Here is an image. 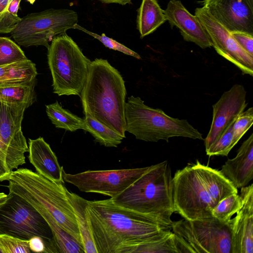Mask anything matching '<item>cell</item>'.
I'll use <instances>...</instances> for the list:
<instances>
[{
  "label": "cell",
  "mask_w": 253,
  "mask_h": 253,
  "mask_svg": "<svg viewBox=\"0 0 253 253\" xmlns=\"http://www.w3.org/2000/svg\"><path fill=\"white\" fill-rule=\"evenodd\" d=\"M86 210L97 253H125L172 230L170 226L121 207L111 198L88 201Z\"/></svg>",
  "instance_id": "cell-1"
},
{
  "label": "cell",
  "mask_w": 253,
  "mask_h": 253,
  "mask_svg": "<svg viewBox=\"0 0 253 253\" xmlns=\"http://www.w3.org/2000/svg\"><path fill=\"white\" fill-rule=\"evenodd\" d=\"M238 192L220 170L198 160L177 170L172 177L175 212L188 220L212 216L211 211L219 201Z\"/></svg>",
  "instance_id": "cell-2"
},
{
  "label": "cell",
  "mask_w": 253,
  "mask_h": 253,
  "mask_svg": "<svg viewBox=\"0 0 253 253\" xmlns=\"http://www.w3.org/2000/svg\"><path fill=\"white\" fill-rule=\"evenodd\" d=\"M126 95L125 81L117 69L106 59L91 61L80 96L84 114L125 138Z\"/></svg>",
  "instance_id": "cell-3"
},
{
  "label": "cell",
  "mask_w": 253,
  "mask_h": 253,
  "mask_svg": "<svg viewBox=\"0 0 253 253\" xmlns=\"http://www.w3.org/2000/svg\"><path fill=\"white\" fill-rule=\"evenodd\" d=\"M116 204L147 216L158 223L172 227L175 212L172 195V177L168 161L152 165L121 193L111 198Z\"/></svg>",
  "instance_id": "cell-4"
},
{
  "label": "cell",
  "mask_w": 253,
  "mask_h": 253,
  "mask_svg": "<svg viewBox=\"0 0 253 253\" xmlns=\"http://www.w3.org/2000/svg\"><path fill=\"white\" fill-rule=\"evenodd\" d=\"M9 192L46 209L81 245L82 239L64 183L51 181L26 168L17 169L7 177Z\"/></svg>",
  "instance_id": "cell-5"
},
{
  "label": "cell",
  "mask_w": 253,
  "mask_h": 253,
  "mask_svg": "<svg viewBox=\"0 0 253 253\" xmlns=\"http://www.w3.org/2000/svg\"><path fill=\"white\" fill-rule=\"evenodd\" d=\"M126 131L136 139L156 142L170 138L183 137L203 140L202 134L187 120L172 118L160 109L144 104L139 97L133 95L125 104Z\"/></svg>",
  "instance_id": "cell-6"
},
{
  "label": "cell",
  "mask_w": 253,
  "mask_h": 253,
  "mask_svg": "<svg viewBox=\"0 0 253 253\" xmlns=\"http://www.w3.org/2000/svg\"><path fill=\"white\" fill-rule=\"evenodd\" d=\"M47 51L53 91L58 96H80L91 61L65 33L54 37Z\"/></svg>",
  "instance_id": "cell-7"
},
{
  "label": "cell",
  "mask_w": 253,
  "mask_h": 253,
  "mask_svg": "<svg viewBox=\"0 0 253 253\" xmlns=\"http://www.w3.org/2000/svg\"><path fill=\"white\" fill-rule=\"evenodd\" d=\"M0 234L24 241L36 236L44 241L45 253H57L48 224L30 203L9 192L0 202Z\"/></svg>",
  "instance_id": "cell-8"
},
{
  "label": "cell",
  "mask_w": 253,
  "mask_h": 253,
  "mask_svg": "<svg viewBox=\"0 0 253 253\" xmlns=\"http://www.w3.org/2000/svg\"><path fill=\"white\" fill-rule=\"evenodd\" d=\"M78 22V14L73 10L49 9L21 18L10 34L19 45H42L48 49L55 36L74 29Z\"/></svg>",
  "instance_id": "cell-9"
},
{
  "label": "cell",
  "mask_w": 253,
  "mask_h": 253,
  "mask_svg": "<svg viewBox=\"0 0 253 253\" xmlns=\"http://www.w3.org/2000/svg\"><path fill=\"white\" fill-rule=\"evenodd\" d=\"M172 231L189 253H232L230 226L213 216L173 221Z\"/></svg>",
  "instance_id": "cell-10"
},
{
  "label": "cell",
  "mask_w": 253,
  "mask_h": 253,
  "mask_svg": "<svg viewBox=\"0 0 253 253\" xmlns=\"http://www.w3.org/2000/svg\"><path fill=\"white\" fill-rule=\"evenodd\" d=\"M145 167L121 169L86 170L71 174L63 171L65 182L70 183L81 191L96 193L112 198L129 187L149 168Z\"/></svg>",
  "instance_id": "cell-11"
},
{
  "label": "cell",
  "mask_w": 253,
  "mask_h": 253,
  "mask_svg": "<svg viewBox=\"0 0 253 253\" xmlns=\"http://www.w3.org/2000/svg\"><path fill=\"white\" fill-rule=\"evenodd\" d=\"M195 15L205 29L216 52L229 61L243 74L253 76V56L238 43L231 33L216 20L204 7L195 9Z\"/></svg>",
  "instance_id": "cell-12"
},
{
  "label": "cell",
  "mask_w": 253,
  "mask_h": 253,
  "mask_svg": "<svg viewBox=\"0 0 253 253\" xmlns=\"http://www.w3.org/2000/svg\"><path fill=\"white\" fill-rule=\"evenodd\" d=\"M24 103L0 102V141L17 167L25 164V153L29 148L21 130Z\"/></svg>",
  "instance_id": "cell-13"
},
{
  "label": "cell",
  "mask_w": 253,
  "mask_h": 253,
  "mask_svg": "<svg viewBox=\"0 0 253 253\" xmlns=\"http://www.w3.org/2000/svg\"><path fill=\"white\" fill-rule=\"evenodd\" d=\"M203 7L230 32L253 36V0H204Z\"/></svg>",
  "instance_id": "cell-14"
},
{
  "label": "cell",
  "mask_w": 253,
  "mask_h": 253,
  "mask_svg": "<svg viewBox=\"0 0 253 253\" xmlns=\"http://www.w3.org/2000/svg\"><path fill=\"white\" fill-rule=\"evenodd\" d=\"M247 92L244 86L235 84L225 91L212 105V120L209 133L204 140L206 150L235 122L247 106Z\"/></svg>",
  "instance_id": "cell-15"
},
{
  "label": "cell",
  "mask_w": 253,
  "mask_h": 253,
  "mask_svg": "<svg viewBox=\"0 0 253 253\" xmlns=\"http://www.w3.org/2000/svg\"><path fill=\"white\" fill-rule=\"evenodd\" d=\"M241 188L242 207L228 221L232 253H253V184Z\"/></svg>",
  "instance_id": "cell-16"
},
{
  "label": "cell",
  "mask_w": 253,
  "mask_h": 253,
  "mask_svg": "<svg viewBox=\"0 0 253 253\" xmlns=\"http://www.w3.org/2000/svg\"><path fill=\"white\" fill-rule=\"evenodd\" d=\"M164 12L171 28L176 27L185 41L193 42L203 49L212 46L200 21L186 9L180 0H170Z\"/></svg>",
  "instance_id": "cell-17"
},
{
  "label": "cell",
  "mask_w": 253,
  "mask_h": 253,
  "mask_svg": "<svg viewBox=\"0 0 253 253\" xmlns=\"http://www.w3.org/2000/svg\"><path fill=\"white\" fill-rule=\"evenodd\" d=\"M220 171L237 189L247 186L253 178V133L245 140L236 156L228 159Z\"/></svg>",
  "instance_id": "cell-18"
},
{
  "label": "cell",
  "mask_w": 253,
  "mask_h": 253,
  "mask_svg": "<svg viewBox=\"0 0 253 253\" xmlns=\"http://www.w3.org/2000/svg\"><path fill=\"white\" fill-rule=\"evenodd\" d=\"M28 159L37 172L57 183H64L63 167L60 166L55 154L43 138L29 139Z\"/></svg>",
  "instance_id": "cell-19"
},
{
  "label": "cell",
  "mask_w": 253,
  "mask_h": 253,
  "mask_svg": "<svg viewBox=\"0 0 253 253\" xmlns=\"http://www.w3.org/2000/svg\"><path fill=\"white\" fill-rule=\"evenodd\" d=\"M187 253L184 244L170 230L161 236L127 249L125 253Z\"/></svg>",
  "instance_id": "cell-20"
},
{
  "label": "cell",
  "mask_w": 253,
  "mask_h": 253,
  "mask_svg": "<svg viewBox=\"0 0 253 253\" xmlns=\"http://www.w3.org/2000/svg\"><path fill=\"white\" fill-rule=\"evenodd\" d=\"M67 194L79 228L84 253H97L86 210L88 200L68 189Z\"/></svg>",
  "instance_id": "cell-21"
},
{
  "label": "cell",
  "mask_w": 253,
  "mask_h": 253,
  "mask_svg": "<svg viewBox=\"0 0 253 253\" xmlns=\"http://www.w3.org/2000/svg\"><path fill=\"white\" fill-rule=\"evenodd\" d=\"M31 205L39 211L49 226L57 253H84L83 247L58 224L46 209L38 204Z\"/></svg>",
  "instance_id": "cell-22"
},
{
  "label": "cell",
  "mask_w": 253,
  "mask_h": 253,
  "mask_svg": "<svg viewBox=\"0 0 253 253\" xmlns=\"http://www.w3.org/2000/svg\"><path fill=\"white\" fill-rule=\"evenodd\" d=\"M156 0H142L138 9L137 28L140 38L152 33L167 20Z\"/></svg>",
  "instance_id": "cell-23"
},
{
  "label": "cell",
  "mask_w": 253,
  "mask_h": 253,
  "mask_svg": "<svg viewBox=\"0 0 253 253\" xmlns=\"http://www.w3.org/2000/svg\"><path fill=\"white\" fill-rule=\"evenodd\" d=\"M37 80L27 83L0 84V102L24 103L29 107L36 101Z\"/></svg>",
  "instance_id": "cell-24"
},
{
  "label": "cell",
  "mask_w": 253,
  "mask_h": 253,
  "mask_svg": "<svg viewBox=\"0 0 253 253\" xmlns=\"http://www.w3.org/2000/svg\"><path fill=\"white\" fill-rule=\"evenodd\" d=\"M37 74L35 64L29 59L0 66V84L30 82L37 80Z\"/></svg>",
  "instance_id": "cell-25"
},
{
  "label": "cell",
  "mask_w": 253,
  "mask_h": 253,
  "mask_svg": "<svg viewBox=\"0 0 253 253\" xmlns=\"http://www.w3.org/2000/svg\"><path fill=\"white\" fill-rule=\"evenodd\" d=\"M45 107L48 118L56 127L71 132L78 129L85 131L86 126L84 118H81L69 110L63 108L57 101L46 105Z\"/></svg>",
  "instance_id": "cell-26"
},
{
  "label": "cell",
  "mask_w": 253,
  "mask_h": 253,
  "mask_svg": "<svg viewBox=\"0 0 253 253\" xmlns=\"http://www.w3.org/2000/svg\"><path fill=\"white\" fill-rule=\"evenodd\" d=\"M85 131L90 133L96 142L108 147H117L124 138L121 134L94 119L89 114H85Z\"/></svg>",
  "instance_id": "cell-27"
},
{
  "label": "cell",
  "mask_w": 253,
  "mask_h": 253,
  "mask_svg": "<svg viewBox=\"0 0 253 253\" xmlns=\"http://www.w3.org/2000/svg\"><path fill=\"white\" fill-rule=\"evenodd\" d=\"M238 193L230 194L214 207L211 215L222 222H227L242 207V199Z\"/></svg>",
  "instance_id": "cell-28"
},
{
  "label": "cell",
  "mask_w": 253,
  "mask_h": 253,
  "mask_svg": "<svg viewBox=\"0 0 253 253\" xmlns=\"http://www.w3.org/2000/svg\"><path fill=\"white\" fill-rule=\"evenodd\" d=\"M28 59L20 46L7 37H0V66Z\"/></svg>",
  "instance_id": "cell-29"
},
{
  "label": "cell",
  "mask_w": 253,
  "mask_h": 253,
  "mask_svg": "<svg viewBox=\"0 0 253 253\" xmlns=\"http://www.w3.org/2000/svg\"><path fill=\"white\" fill-rule=\"evenodd\" d=\"M232 123L215 141L207 149V155L227 156L235 146L233 142V126Z\"/></svg>",
  "instance_id": "cell-30"
},
{
  "label": "cell",
  "mask_w": 253,
  "mask_h": 253,
  "mask_svg": "<svg viewBox=\"0 0 253 253\" xmlns=\"http://www.w3.org/2000/svg\"><path fill=\"white\" fill-rule=\"evenodd\" d=\"M21 0H11L5 14L0 19V33H10L21 18L17 12Z\"/></svg>",
  "instance_id": "cell-31"
},
{
  "label": "cell",
  "mask_w": 253,
  "mask_h": 253,
  "mask_svg": "<svg viewBox=\"0 0 253 253\" xmlns=\"http://www.w3.org/2000/svg\"><path fill=\"white\" fill-rule=\"evenodd\" d=\"M28 241H24L12 236L0 234V253H31Z\"/></svg>",
  "instance_id": "cell-32"
},
{
  "label": "cell",
  "mask_w": 253,
  "mask_h": 253,
  "mask_svg": "<svg viewBox=\"0 0 253 253\" xmlns=\"http://www.w3.org/2000/svg\"><path fill=\"white\" fill-rule=\"evenodd\" d=\"M253 123V108L250 107L243 111L235 121L233 131V142L235 146Z\"/></svg>",
  "instance_id": "cell-33"
},
{
  "label": "cell",
  "mask_w": 253,
  "mask_h": 253,
  "mask_svg": "<svg viewBox=\"0 0 253 253\" xmlns=\"http://www.w3.org/2000/svg\"><path fill=\"white\" fill-rule=\"evenodd\" d=\"M74 29L81 30L94 37L101 42H102L106 47L110 49L120 51L125 54L134 57L137 59H141L140 56L137 53L131 50L129 48L113 39L108 37L105 34H102L101 35H98L85 29L84 28L81 27L78 24L74 26Z\"/></svg>",
  "instance_id": "cell-34"
},
{
  "label": "cell",
  "mask_w": 253,
  "mask_h": 253,
  "mask_svg": "<svg viewBox=\"0 0 253 253\" xmlns=\"http://www.w3.org/2000/svg\"><path fill=\"white\" fill-rule=\"evenodd\" d=\"M231 34L241 47L253 56V36L241 32H233Z\"/></svg>",
  "instance_id": "cell-35"
},
{
  "label": "cell",
  "mask_w": 253,
  "mask_h": 253,
  "mask_svg": "<svg viewBox=\"0 0 253 253\" xmlns=\"http://www.w3.org/2000/svg\"><path fill=\"white\" fill-rule=\"evenodd\" d=\"M28 242L29 248L32 252L45 253V244L41 238L38 236L34 237Z\"/></svg>",
  "instance_id": "cell-36"
},
{
  "label": "cell",
  "mask_w": 253,
  "mask_h": 253,
  "mask_svg": "<svg viewBox=\"0 0 253 253\" xmlns=\"http://www.w3.org/2000/svg\"><path fill=\"white\" fill-rule=\"evenodd\" d=\"M11 0H0V19L5 14Z\"/></svg>",
  "instance_id": "cell-37"
},
{
  "label": "cell",
  "mask_w": 253,
  "mask_h": 253,
  "mask_svg": "<svg viewBox=\"0 0 253 253\" xmlns=\"http://www.w3.org/2000/svg\"><path fill=\"white\" fill-rule=\"evenodd\" d=\"M103 3H116L123 5H126L127 3H131V0H98Z\"/></svg>",
  "instance_id": "cell-38"
},
{
  "label": "cell",
  "mask_w": 253,
  "mask_h": 253,
  "mask_svg": "<svg viewBox=\"0 0 253 253\" xmlns=\"http://www.w3.org/2000/svg\"><path fill=\"white\" fill-rule=\"evenodd\" d=\"M0 151L4 155V156L5 157V161H6V168H7V165H8L7 157V155H6V152H5V150L4 149L3 147L2 146V144H1V143L0 142Z\"/></svg>",
  "instance_id": "cell-39"
},
{
  "label": "cell",
  "mask_w": 253,
  "mask_h": 253,
  "mask_svg": "<svg viewBox=\"0 0 253 253\" xmlns=\"http://www.w3.org/2000/svg\"><path fill=\"white\" fill-rule=\"evenodd\" d=\"M7 194H5L3 192L0 193V202L3 200L6 196Z\"/></svg>",
  "instance_id": "cell-40"
}]
</instances>
